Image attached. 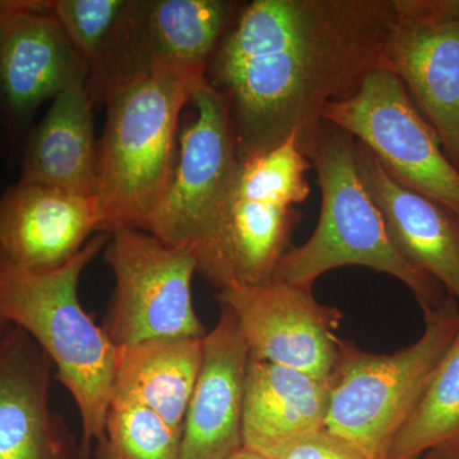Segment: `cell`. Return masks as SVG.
Segmentation results:
<instances>
[{
	"instance_id": "obj_25",
	"label": "cell",
	"mask_w": 459,
	"mask_h": 459,
	"mask_svg": "<svg viewBox=\"0 0 459 459\" xmlns=\"http://www.w3.org/2000/svg\"><path fill=\"white\" fill-rule=\"evenodd\" d=\"M402 16L431 22L459 21V0H395Z\"/></svg>"
},
{
	"instance_id": "obj_5",
	"label": "cell",
	"mask_w": 459,
	"mask_h": 459,
	"mask_svg": "<svg viewBox=\"0 0 459 459\" xmlns=\"http://www.w3.org/2000/svg\"><path fill=\"white\" fill-rule=\"evenodd\" d=\"M310 169L295 137L238 161L219 212L193 249L197 273L219 290L273 280L291 247L300 217L296 205L310 195Z\"/></svg>"
},
{
	"instance_id": "obj_6",
	"label": "cell",
	"mask_w": 459,
	"mask_h": 459,
	"mask_svg": "<svg viewBox=\"0 0 459 459\" xmlns=\"http://www.w3.org/2000/svg\"><path fill=\"white\" fill-rule=\"evenodd\" d=\"M424 312L421 337L391 355L342 340L328 377L327 429L369 459H388L401 429L427 394L459 325V301L446 294Z\"/></svg>"
},
{
	"instance_id": "obj_20",
	"label": "cell",
	"mask_w": 459,
	"mask_h": 459,
	"mask_svg": "<svg viewBox=\"0 0 459 459\" xmlns=\"http://www.w3.org/2000/svg\"><path fill=\"white\" fill-rule=\"evenodd\" d=\"M202 341L155 338L117 347L113 398L152 410L181 437L201 369Z\"/></svg>"
},
{
	"instance_id": "obj_15",
	"label": "cell",
	"mask_w": 459,
	"mask_h": 459,
	"mask_svg": "<svg viewBox=\"0 0 459 459\" xmlns=\"http://www.w3.org/2000/svg\"><path fill=\"white\" fill-rule=\"evenodd\" d=\"M93 232H99L96 197L18 181L0 198V258L17 267H62Z\"/></svg>"
},
{
	"instance_id": "obj_19",
	"label": "cell",
	"mask_w": 459,
	"mask_h": 459,
	"mask_svg": "<svg viewBox=\"0 0 459 459\" xmlns=\"http://www.w3.org/2000/svg\"><path fill=\"white\" fill-rule=\"evenodd\" d=\"M328 407L327 379L250 356L243 446L277 459L290 444L327 428Z\"/></svg>"
},
{
	"instance_id": "obj_1",
	"label": "cell",
	"mask_w": 459,
	"mask_h": 459,
	"mask_svg": "<svg viewBox=\"0 0 459 459\" xmlns=\"http://www.w3.org/2000/svg\"><path fill=\"white\" fill-rule=\"evenodd\" d=\"M395 0L241 3L205 71L229 105L238 161L295 137L312 152L332 102L385 68Z\"/></svg>"
},
{
	"instance_id": "obj_3",
	"label": "cell",
	"mask_w": 459,
	"mask_h": 459,
	"mask_svg": "<svg viewBox=\"0 0 459 459\" xmlns=\"http://www.w3.org/2000/svg\"><path fill=\"white\" fill-rule=\"evenodd\" d=\"M204 81L193 72L157 69L108 96L99 141V232L148 231L170 180L181 115Z\"/></svg>"
},
{
	"instance_id": "obj_26",
	"label": "cell",
	"mask_w": 459,
	"mask_h": 459,
	"mask_svg": "<svg viewBox=\"0 0 459 459\" xmlns=\"http://www.w3.org/2000/svg\"><path fill=\"white\" fill-rule=\"evenodd\" d=\"M428 455L434 459H459V433L435 446Z\"/></svg>"
},
{
	"instance_id": "obj_7",
	"label": "cell",
	"mask_w": 459,
	"mask_h": 459,
	"mask_svg": "<svg viewBox=\"0 0 459 459\" xmlns=\"http://www.w3.org/2000/svg\"><path fill=\"white\" fill-rule=\"evenodd\" d=\"M105 262L115 287L105 316V333L117 347L155 338L204 340L207 329L193 305L197 259L192 249L169 246L151 232H111Z\"/></svg>"
},
{
	"instance_id": "obj_27",
	"label": "cell",
	"mask_w": 459,
	"mask_h": 459,
	"mask_svg": "<svg viewBox=\"0 0 459 459\" xmlns=\"http://www.w3.org/2000/svg\"><path fill=\"white\" fill-rule=\"evenodd\" d=\"M231 459H268L263 457V455H258V453H255L249 451V449L243 448L240 452H238L237 455H234Z\"/></svg>"
},
{
	"instance_id": "obj_11",
	"label": "cell",
	"mask_w": 459,
	"mask_h": 459,
	"mask_svg": "<svg viewBox=\"0 0 459 459\" xmlns=\"http://www.w3.org/2000/svg\"><path fill=\"white\" fill-rule=\"evenodd\" d=\"M216 299L235 316L252 358L328 380L342 312L319 303L313 290L272 280L220 290Z\"/></svg>"
},
{
	"instance_id": "obj_14",
	"label": "cell",
	"mask_w": 459,
	"mask_h": 459,
	"mask_svg": "<svg viewBox=\"0 0 459 459\" xmlns=\"http://www.w3.org/2000/svg\"><path fill=\"white\" fill-rule=\"evenodd\" d=\"M249 359L235 316L222 307L216 327L202 341L201 369L181 435V459H231L244 448Z\"/></svg>"
},
{
	"instance_id": "obj_21",
	"label": "cell",
	"mask_w": 459,
	"mask_h": 459,
	"mask_svg": "<svg viewBox=\"0 0 459 459\" xmlns=\"http://www.w3.org/2000/svg\"><path fill=\"white\" fill-rule=\"evenodd\" d=\"M459 433V325L427 394L395 437L388 459H413Z\"/></svg>"
},
{
	"instance_id": "obj_28",
	"label": "cell",
	"mask_w": 459,
	"mask_h": 459,
	"mask_svg": "<svg viewBox=\"0 0 459 459\" xmlns=\"http://www.w3.org/2000/svg\"><path fill=\"white\" fill-rule=\"evenodd\" d=\"M9 325H11V323H9L8 320L3 316V314L0 313V344H2V341L3 338H4L5 333H7Z\"/></svg>"
},
{
	"instance_id": "obj_17",
	"label": "cell",
	"mask_w": 459,
	"mask_h": 459,
	"mask_svg": "<svg viewBox=\"0 0 459 459\" xmlns=\"http://www.w3.org/2000/svg\"><path fill=\"white\" fill-rule=\"evenodd\" d=\"M355 155L362 184L400 255L459 301V217L395 181L358 141Z\"/></svg>"
},
{
	"instance_id": "obj_29",
	"label": "cell",
	"mask_w": 459,
	"mask_h": 459,
	"mask_svg": "<svg viewBox=\"0 0 459 459\" xmlns=\"http://www.w3.org/2000/svg\"><path fill=\"white\" fill-rule=\"evenodd\" d=\"M5 151V141L3 140L2 135H0V155H3V152Z\"/></svg>"
},
{
	"instance_id": "obj_2",
	"label": "cell",
	"mask_w": 459,
	"mask_h": 459,
	"mask_svg": "<svg viewBox=\"0 0 459 459\" xmlns=\"http://www.w3.org/2000/svg\"><path fill=\"white\" fill-rule=\"evenodd\" d=\"M110 234L98 232L62 267L31 271L0 258V313L40 346L74 397L82 424L81 451L101 442L113 398L117 346L83 309L78 286Z\"/></svg>"
},
{
	"instance_id": "obj_23",
	"label": "cell",
	"mask_w": 459,
	"mask_h": 459,
	"mask_svg": "<svg viewBox=\"0 0 459 459\" xmlns=\"http://www.w3.org/2000/svg\"><path fill=\"white\" fill-rule=\"evenodd\" d=\"M50 11L91 69L104 59L128 0H49Z\"/></svg>"
},
{
	"instance_id": "obj_12",
	"label": "cell",
	"mask_w": 459,
	"mask_h": 459,
	"mask_svg": "<svg viewBox=\"0 0 459 459\" xmlns=\"http://www.w3.org/2000/svg\"><path fill=\"white\" fill-rule=\"evenodd\" d=\"M89 65L50 11L49 0H2L0 114L13 146L25 142L36 111Z\"/></svg>"
},
{
	"instance_id": "obj_18",
	"label": "cell",
	"mask_w": 459,
	"mask_h": 459,
	"mask_svg": "<svg viewBox=\"0 0 459 459\" xmlns=\"http://www.w3.org/2000/svg\"><path fill=\"white\" fill-rule=\"evenodd\" d=\"M87 77L80 75L63 90L27 134L18 181L95 197L99 141Z\"/></svg>"
},
{
	"instance_id": "obj_24",
	"label": "cell",
	"mask_w": 459,
	"mask_h": 459,
	"mask_svg": "<svg viewBox=\"0 0 459 459\" xmlns=\"http://www.w3.org/2000/svg\"><path fill=\"white\" fill-rule=\"evenodd\" d=\"M277 459H369L349 440L327 428L290 444Z\"/></svg>"
},
{
	"instance_id": "obj_10",
	"label": "cell",
	"mask_w": 459,
	"mask_h": 459,
	"mask_svg": "<svg viewBox=\"0 0 459 459\" xmlns=\"http://www.w3.org/2000/svg\"><path fill=\"white\" fill-rule=\"evenodd\" d=\"M238 164L228 102L204 81L181 115L170 180L147 232L193 252L219 212Z\"/></svg>"
},
{
	"instance_id": "obj_4",
	"label": "cell",
	"mask_w": 459,
	"mask_h": 459,
	"mask_svg": "<svg viewBox=\"0 0 459 459\" xmlns=\"http://www.w3.org/2000/svg\"><path fill=\"white\" fill-rule=\"evenodd\" d=\"M356 140L343 129L323 123L307 159L318 175L322 208L312 237L290 247L273 280L313 290L323 274L360 265L389 274L411 290L421 309L446 298L439 282L413 268L398 252L359 175Z\"/></svg>"
},
{
	"instance_id": "obj_31",
	"label": "cell",
	"mask_w": 459,
	"mask_h": 459,
	"mask_svg": "<svg viewBox=\"0 0 459 459\" xmlns=\"http://www.w3.org/2000/svg\"><path fill=\"white\" fill-rule=\"evenodd\" d=\"M0 12H2V0H0Z\"/></svg>"
},
{
	"instance_id": "obj_30",
	"label": "cell",
	"mask_w": 459,
	"mask_h": 459,
	"mask_svg": "<svg viewBox=\"0 0 459 459\" xmlns=\"http://www.w3.org/2000/svg\"><path fill=\"white\" fill-rule=\"evenodd\" d=\"M413 459H434V458L430 457V455H429L427 453V455H421V457L413 458Z\"/></svg>"
},
{
	"instance_id": "obj_13",
	"label": "cell",
	"mask_w": 459,
	"mask_h": 459,
	"mask_svg": "<svg viewBox=\"0 0 459 459\" xmlns=\"http://www.w3.org/2000/svg\"><path fill=\"white\" fill-rule=\"evenodd\" d=\"M51 369L40 346L9 325L0 344V459H84L51 406Z\"/></svg>"
},
{
	"instance_id": "obj_22",
	"label": "cell",
	"mask_w": 459,
	"mask_h": 459,
	"mask_svg": "<svg viewBox=\"0 0 459 459\" xmlns=\"http://www.w3.org/2000/svg\"><path fill=\"white\" fill-rule=\"evenodd\" d=\"M96 459H181V437L137 402L113 398Z\"/></svg>"
},
{
	"instance_id": "obj_16",
	"label": "cell",
	"mask_w": 459,
	"mask_h": 459,
	"mask_svg": "<svg viewBox=\"0 0 459 459\" xmlns=\"http://www.w3.org/2000/svg\"><path fill=\"white\" fill-rule=\"evenodd\" d=\"M385 68L397 75L459 171V21L431 22L398 13Z\"/></svg>"
},
{
	"instance_id": "obj_8",
	"label": "cell",
	"mask_w": 459,
	"mask_h": 459,
	"mask_svg": "<svg viewBox=\"0 0 459 459\" xmlns=\"http://www.w3.org/2000/svg\"><path fill=\"white\" fill-rule=\"evenodd\" d=\"M323 119L369 148L395 181L459 217V171L397 75L376 69L352 96L329 104Z\"/></svg>"
},
{
	"instance_id": "obj_9",
	"label": "cell",
	"mask_w": 459,
	"mask_h": 459,
	"mask_svg": "<svg viewBox=\"0 0 459 459\" xmlns=\"http://www.w3.org/2000/svg\"><path fill=\"white\" fill-rule=\"evenodd\" d=\"M241 3L229 0H128L104 59L87 77L93 105L157 69L205 75Z\"/></svg>"
}]
</instances>
